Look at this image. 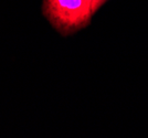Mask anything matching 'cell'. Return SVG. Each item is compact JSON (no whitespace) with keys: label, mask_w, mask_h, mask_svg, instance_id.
<instances>
[{"label":"cell","mask_w":148,"mask_h":138,"mask_svg":"<svg viewBox=\"0 0 148 138\" xmlns=\"http://www.w3.org/2000/svg\"><path fill=\"white\" fill-rule=\"evenodd\" d=\"M44 11L51 23L63 33L83 28L94 14L92 0H44Z\"/></svg>","instance_id":"obj_1"},{"label":"cell","mask_w":148,"mask_h":138,"mask_svg":"<svg viewBox=\"0 0 148 138\" xmlns=\"http://www.w3.org/2000/svg\"><path fill=\"white\" fill-rule=\"evenodd\" d=\"M106 1H107V0H92L93 10H94V12H96V10H97L101 6H103Z\"/></svg>","instance_id":"obj_2"}]
</instances>
